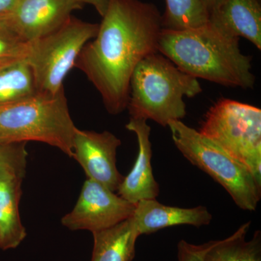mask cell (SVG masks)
Returning a JSON list of instances; mask_svg holds the SVG:
<instances>
[{"instance_id":"cell-1","label":"cell","mask_w":261,"mask_h":261,"mask_svg":"<svg viewBox=\"0 0 261 261\" xmlns=\"http://www.w3.org/2000/svg\"><path fill=\"white\" fill-rule=\"evenodd\" d=\"M96 37L81 51L75 67L98 91L106 111L127 108L130 81L144 58L159 51L162 15L153 3L110 0Z\"/></svg>"},{"instance_id":"cell-2","label":"cell","mask_w":261,"mask_h":261,"mask_svg":"<svg viewBox=\"0 0 261 261\" xmlns=\"http://www.w3.org/2000/svg\"><path fill=\"white\" fill-rule=\"evenodd\" d=\"M239 40L207 22L184 30L163 29L159 51L195 78L224 87L252 89L255 78L252 58L242 53Z\"/></svg>"},{"instance_id":"cell-3","label":"cell","mask_w":261,"mask_h":261,"mask_svg":"<svg viewBox=\"0 0 261 261\" xmlns=\"http://www.w3.org/2000/svg\"><path fill=\"white\" fill-rule=\"evenodd\" d=\"M202 91L197 78L157 51L136 67L130 78L126 109L130 118L152 120L166 127L186 116L184 98L195 97Z\"/></svg>"},{"instance_id":"cell-4","label":"cell","mask_w":261,"mask_h":261,"mask_svg":"<svg viewBox=\"0 0 261 261\" xmlns=\"http://www.w3.org/2000/svg\"><path fill=\"white\" fill-rule=\"evenodd\" d=\"M77 129L64 88L56 94L38 93L20 102L0 106V143L35 141L57 147L73 158Z\"/></svg>"},{"instance_id":"cell-5","label":"cell","mask_w":261,"mask_h":261,"mask_svg":"<svg viewBox=\"0 0 261 261\" xmlns=\"http://www.w3.org/2000/svg\"><path fill=\"white\" fill-rule=\"evenodd\" d=\"M174 145L185 159L224 187L234 203L244 211L256 210L261 183L224 149L181 121L169 123Z\"/></svg>"},{"instance_id":"cell-6","label":"cell","mask_w":261,"mask_h":261,"mask_svg":"<svg viewBox=\"0 0 261 261\" xmlns=\"http://www.w3.org/2000/svg\"><path fill=\"white\" fill-rule=\"evenodd\" d=\"M199 132L247 168L261 183V110L221 99L206 113Z\"/></svg>"},{"instance_id":"cell-7","label":"cell","mask_w":261,"mask_h":261,"mask_svg":"<svg viewBox=\"0 0 261 261\" xmlns=\"http://www.w3.org/2000/svg\"><path fill=\"white\" fill-rule=\"evenodd\" d=\"M98 29V23L71 16L54 32L28 43L24 61L32 68L39 93L56 94L64 88L65 77Z\"/></svg>"},{"instance_id":"cell-8","label":"cell","mask_w":261,"mask_h":261,"mask_svg":"<svg viewBox=\"0 0 261 261\" xmlns=\"http://www.w3.org/2000/svg\"><path fill=\"white\" fill-rule=\"evenodd\" d=\"M136 204L118 195L104 185L87 178L73 210L61 223L71 231H101L130 219Z\"/></svg>"},{"instance_id":"cell-9","label":"cell","mask_w":261,"mask_h":261,"mask_svg":"<svg viewBox=\"0 0 261 261\" xmlns=\"http://www.w3.org/2000/svg\"><path fill=\"white\" fill-rule=\"evenodd\" d=\"M83 5L71 0H17L0 25L24 42H34L61 27Z\"/></svg>"},{"instance_id":"cell-10","label":"cell","mask_w":261,"mask_h":261,"mask_svg":"<svg viewBox=\"0 0 261 261\" xmlns=\"http://www.w3.org/2000/svg\"><path fill=\"white\" fill-rule=\"evenodd\" d=\"M121 140L111 132L77 129L73 144V159L92 180L116 192L123 181L116 166L117 149Z\"/></svg>"},{"instance_id":"cell-11","label":"cell","mask_w":261,"mask_h":261,"mask_svg":"<svg viewBox=\"0 0 261 261\" xmlns=\"http://www.w3.org/2000/svg\"><path fill=\"white\" fill-rule=\"evenodd\" d=\"M147 121L130 118L126 128L137 136L139 151L133 168L123 177L117 194L134 204L143 200L156 199L160 193L159 183L154 177L151 159L152 144L150 126Z\"/></svg>"},{"instance_id":"cell-12","label":"cell","mask_w":261,"mask_h":261,"mask_svg":"<svg viewBox=\"0 0 261 261\" xmlns=\"http://www.w3.org/2000/svg\"><path fill=\"white\" fill-rule=\"evenodd\" d=\"M132 219L141 236L181 225L195 227L207 226L212 221L213 216L205 206L185 208L163 205L156 199H152L136 204Z\"/></svg>"},{"instance_id":"cell-13","label":"cell","mask_w":261,"mask_h":261,"mask_svg":"<svg viewBox=\"0 0 261 261\" xmlns=\"http://www.w3.org/2000/svg\"><path fill=\"white\" fill-rule=\"evenodd\" d=\"M208 22L224 34L245 38L261 49V7L258 0H220L209 12Z\"/></svg>"},{"instance_id":"cell-14","label":"cell","mask_w":261,"mask_h":261,"mask_svg":"<svg viewBox=\"0 0 261 261\" xmlns=\"http://www.w3.org/2000/svg\"><path fill=\"white\" fill-rule=\"evenodd\" d=\"M25 175L14 171L0 172V249H15L27 238L20 219L19 202Z\"/></svg>"},{"instance_id":"cell-15","label":"cell","mask_w":261,"mask_h":261,"mask_svg":"<svg viewBox=\"0 0 261 261\" xmlns=\"http://www.w3.org/2000/svg\"><path fill=\"white\" fill-rule=\"evenodd\" d=\"M92 261H132L136 243L140 236L132 219L125 220L112 227L92 233Z\"/></svg>"},{"instance_id":"cell-16","label":"cell","mask_w":261,"mask_h":261,"mask_svg":"<svg viewBox=\"0 0 261 261\" xmlns=\"http://www.w3.org/2000/svg\"><path fill=\"white\" fill-rule=\"evenodd\" d=\"M250 224L247 221L228 238L208 242L204 261H261V232L247 240Z\"/></svg>"},{"instance_id":"cell-17","label":"cell","mask_w":261,"mask_h":261,"mask_svg":"<svg viewBox=\"0 0 261 261\" xmlns=\"http://www.w3.org/2000/svg\"><path fill=\"white\" fill-rule=\"evenodd\" d=\"M38 93L32 68L23 59L0 66V106L20 102Z\"/></svg>"},{"instance_id":"cell-18","label":"cell","mask_w":261,"mask_h":261,"mask_svg":"<svg viewBox=\"0 0 261 261\" xmlns=\"http://www.w3.org/2000/svg\"><path fill=\"white\" fill-rule=\"evenodd\" d=\"M163 28L184 30L207 23L209 11L202 0H166Z\"/></svg>"},{"instance_id":"cell-19","label":"cell","mask_w":261,"mask_h":261,"mask_svg":"<svg viewBox=\"0 0 261 261\" xmlns=\"http://www.w3.org/2000/svg\"><path fill=\"white\" fill-rule=\"evenodd\" d=\"M27 144L0 143V172L10 171L25 175L28 158Z\"/></svg>"},{"instance_id":"cell-20","label":"cell","mask_w":261,"mask_h":261,"mask_svg":"<svg viewBox=\"0 0 261 261\" xmlns=\"http://www.w3.org/2000/svg\"><path fill=\"white\" fill-rule=\"evenodd\" d=\"M28 43L0 25V66L25 59Z\"/></svg>"},{"instance_id":"cell-21","label":"cell","mask_w":261,"mask_h":261,"mask_svg":"<svg viewBox=\"0 0 261 261\" xmlns=\"http://www.w3.org/2000/svg\"><path fill=\"white\" fill-rule=\"evenodd\" d=\"M208 243L194 245L186 240H180L177 245L178 261H204Z\"/></svg>"},{"instance_id":"cell-22","label":"cell","mask_w":261,"mask_h":261,"mask_svg":"<svg viewBox=\"0 0 261 261\" xmlns=\"http://www.w3.org/2000/svg\"><path fill=\"white\" fill-rule=\"evenodd\" d=\"M75 3L84 5L88 4L93 6L101 17L104 16L108 9L110 0H71Z\"/></svg>"},{"instance_id":"cell-23","label":"cell","mask_w":261,"mask_h":261,"mask_svg":"<svg viewBox=\"0 0 261 261\" xmlns=\"http://www.w3.org/2000/svg\"><path fill=\"white\" fill-rule=\"evenodd\" d=\"M17 0H0V17L6 15L13 9Z\"/></svg>"},{"instance_id":"cell-24","label":"cell","mask_w":261,"mask_h":261,"mask_svg":"<svg viewBox=\"0 0 261 261\" xmlns=\"http://www.w3.org/2000/svg\"><path fill=\"white\" fill-rule=\"evenodd\" d=\"M202 1L204 2L206 7H207V9H208V11L210 12V10L214 8L215 5L219 3L220 0H202Z\"/></svg>"}]
</instances>
